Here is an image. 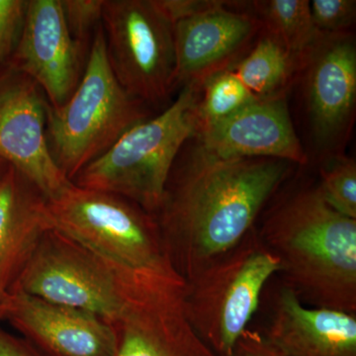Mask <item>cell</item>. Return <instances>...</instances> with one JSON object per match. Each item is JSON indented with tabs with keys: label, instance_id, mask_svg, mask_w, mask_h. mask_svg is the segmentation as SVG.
<instances>
[{
	"label": "cell",
	"instance_id": "cell-9",
	"mask_svg": "<svg viewBox=\"0 0 356 356\" xmlns=\"http://www.w3.org/2000/svg\"><path fill=\"white\" fill-rule=\"evenodd\" d=\"M184 290L172 267L128 270L124 310L111 323L116 356H217L187 318Z\"/></svg>",
	"mask_w": 356,
	"mask_h": 356
},
{
	"label": "cell",
	"instance_id": "cell-3",
	"mask_svg": "<svg viewBox=\"0 0 356 356\" xmlns=\"http://www.w3.org/2000/svg\"><path fill=\"white\" fill-rule=\"evenodd\" d=\"M202 86L181 88L168 108L128 130L72 184L127 199L154 216L178 154L197 130Z\"/></svg>",
	"mask_w": 356,
	"mask_h": 356
},
{
	"label": "cell",
	"instance_id": "cell-13",
	"mask_svg": "<svg viewBox=\"0 0 356 356\" xmlns=\"http://www.w3.org/2000/svg\"><path fill=\"white\" fill-rule=\"evenodd\" d=\"M219 1L172 25L175 42V89L203 84L218 72L231 70L250 50L262 30L250 13L227 8Z\"/></svg>",
	"mask_w": 356,
	"mask_h": 356
},
{
	"label": "cell",
	"instance_id": "cell-17",
	"mask_svg": "<svg viewBox=\"0 0 356 356\" xmlns=\"http://www.w3.org/2000/svg\"><path fill=\"white\" fill-rule=\"evenodd\" d=\"M49 229L48 199L9 165L0 179V306L6 307Z\"/></svg>",
	"mask_w": 356,
	"mask_h": 356
},
{
	"label": "cell",
	"instance_id": "cell-23",
	"mask_svg": "<svg viewBox=\"0 0 356 356\" xmlns=\"http://www.w3.org/2000/svg\"><path fill=\"white\" fill-rule=\"evenodd\" d=\"M103 3L104 0H62L70 34L83 46L102 23Z\"/></svg>",
	"mask_w": 356,
	"mask_h": 356
},
{
	"label": "cell",
	"instance_id": "cell-11",
	"mask_svg": "<svg viewBox=\"0 0 356 356\" xmlns=\"http://www.w3.org/2000/svg\"><path fill=\"white\" fill-rule=\"evenodd\" d=\"M47 105L41 89L25 74L13 70L0 79V159L51 200L72 181L51 154Z\"/></svg>",
	"mask_w": 356,
	"mask_h": 356
},
{
	"label": "cell",
	"instance_id": "cell-14",
	"mask_svg": "<svg viewBox=\"0 0 356 356\" xmlns=\"http://www.w3.org/2000/svg\"><path fill=\"white\" fill-rule=\"evenodd\" d=\"M4 320L44 356H116L114 327L103 318L14 292Z\"/></svg>",
	"mask_w": 356,
	"mask_h": 356
},
{
	"label": "cell",
	"instance_id": "cell-7",
	"mask_svg": "<svg viewBox=\"0 0 356 356\" xmlns=\"http://www.w3.org/2000/svg\"><path fill=\"white\" fill-rule=\"evenodd\" d=\"M127 270L51 228L42 236L13 293L88 312L111 324L124 310Z\"/></svg>",
	"mask_w": 356,
	"mask_h": 356
},
{
	"label": "cell",
	"instance_id": "cell-16",
	"mask_svg": "<svg viewBox=\"0 0 356 356\" xmlns=\"http://www.w3.org/2000/svg\"><path fill=\"white\" fill-rule=\"evenodd\" d=\"M266 337L286 356H356V316L307 307L284 286L276 297Z\"/></svg>",
	"mask_w": 356,
	"mask_h": 356
},
{
	"label": "cell",
	"instance_id": "cell-19",
	"mask_svg": "<svg viewBox=\"0 0 356 356\" xmlns=\"http://www.w3.org/2000/svg\"><path fill=\"white\" fill-rule=\"evenodd\" d=\"M262 29L273 35L293 56H302L317 38L308 0H257L250 2Z\"/></svg>",
	"mask_w": 356,
	"mask_h": 356
},
{
	"label": "cell",
	"instance_id": "cell-6",
	"mask_svg": "<svg viewBox=\"0 0 356 356\" xmlns=\"http://www.w3.org/2000/svg\"><path fill=\"white\" fill-rule=\"evenodd\" d=\"M51 228L128 270L173 267L153 215L127 199L70 184L48 200Z\"/></svg>",
	"mask_w": 356,
	"mask_h": 356
},
{
	"label": "cell",
	"instance_id": "cell-26",
	"mask_svg": "<svg viewBox=\"0 0 356 356\" xmlns=\"http://www.w3.org/2000/svg\"><path fill=\"white\" fill-rule=\"evenodd\" d=\"M228 356H286L259 331L247 329Z\"/></svg>",
	"mask_w": 356,
	"mask_h": 356
},
{
	"label": "cell",
	"instance_id": "cell-4",
	"mask_svg": "<svg viewBox=\"0 0 356 356\" xmlns=\"http://www.w3.org/2000/svg\"><path fill=\"white\" fill-rule=\"evenodd\" d=\"M146 106L129 95L115 77L100 23L93 33L76 90L62 106L47 105L49 147L65 177L72 182L128 130L149 119Z\"/></svg>",
	"mask_w": 356,
	"mask_h": 356
},
{
	"label": "cell",
	"instance_id": "cell-5",
	"mask_svg": "<svg viewBox=\"0 0 356 356\" xmlns=\"http://www.w3.org/2000/svg\"><path fill=\"white\" fill-rule=\"evenodd\" d=\"M280 259L255 228L233 250L185 281L187 318L217 356H228L259 309Z\"/></svg>",
	"mask_w": 356,
	"mask_h": 356
},
{
	"label": "cell",
	"instance_id": "cell-24",
	"mask_svg": "<svg viewBox=\"0 0 356 356\" xmlns=\"http://www.w3.org/2000/svg\"><path fill=\"white\" fill-rule=\"evenodd\" d=\"M27 6L24 0H0V67L15 51Z\"/></svg>",
	"mask_w": 356,
	"mask_h": 356
},
{
	"label": "cell",
	"instance_id": "cell-15",
	"mask_svg": "<svg viewBox=\"0 0 356 356\" xmlns=\"http://www.w3.org/2000/svg\"><path fill=\"white\" fill-rule=\"evenodd\" d=\"M194 139L225 158H269L306 165L308 153L297 137L286 95L262 98L200 129Z\"/></svg>",
	"mask_w": 356,
	"mask_h": 356
},
{
	"label": "cell",
	"instance_id": "cell-25",
	"mask_svg": "<svg viewBox=\"0 0 356 356\" xmlns=\"http://www.w3.org/2000/svg\"><path fill=\"white\" fill-rule=\"evenodd\" d=\"M161 13L172 24L207 10L216 0H154Z\"/></svg>",
	"mask_w": 356,
	"mask_h": 356
},
{
	"label": "cell",
	"instance_id": "cell-22",
	"mask_svg": "<svg viewBox=\"0 0 356 356\" xmlns=\"http://www.w3.org/2000/svg\"><path fill=\"white\" fill-rule=\"evenodd\" d=\"M310 13L314 28L320 35L353 32L355 21V0H313Z\"/></svg>",
	"mask_w": 356,
	"mask_h": 356
},
{
	"label": "cell",
	"instance_id": "cell-20",
	"mask_svg": "<svg viewBox=\"0 0 356 356\" xmlns=\"http://www.w3.org/2000/svg\"><path fill=\"white\" fill-rule=\"evenodd\" d=\"M259 99L261 98L257 97L233 70L218 72L210 76L201 89L196 132L228 118Z\"/></svg>",
	"mask_w": 356,
	"mask_h": 356
},
{
	"label": "cell",
	"instance_id": "cell-21",
	"mask_svg": "<svg viewBox=\"0 0 356 356\" xmlns=\"http://www.w3.org/2000/svg\"><path fill=\"white\" fill-rule=\"evenodd\" d=\"M318 188L322 197L332 209L356 220L355 159L341 154L323 161Z\"/></svg>",
	"mask_w": 356,
	"mask_h": 356
},
{
	"label": "cell",
	"instance_id": "cell-29",
	"mask_svg": "<svg viewBox=\"0 0 356 356\" xmlns=\"http://www.w3.org/2000/svg\"><path fill=\"white\" fill-rule=\"evenodd\" d=\"M6 307L0 306V321L6 318Z\"/></svg>",
	"mask_w": 356,
	"mask_h": 356
},
{
	"label": "cell",
	"instance_id": "cell-10",
	"mask_svg": "<svg viewBox=\"0 0 356 356\" xmlns=\"http://www.w3.org/2000/svg\"><path fill=\"white\" fill-rule=\"evenodd\" d=\"M312 144L320 161L344 154L356 114V46L353 32L318 34L300 60Z\"/></svg>",
	"mask_w": 356,
	"mask_h": 356
},
{
	"label": "cell",
	"instance_id": "cell-27",
	"mask_svg": "<svg viewBox=\"0 0 356 356\" xmlns=\"http://www.w3.org/2000/svg\"><path fill=\"white\" fill-rule=\"evenodd\" d=\"M0 356H44L23 337L0 327Z\"/></svg>",
	"mask_w": 356,
	"mask_h": 356
},
{
	"label": "cell",
	"instance_id": "cell-1",
	"mask_svg": "<svg viewBox=\"0 0 356 356\" xmlns=\"http://www.w3.org/2000/svg\"><path fill=\"white\" fill-rule=\"evenodd\" d=\"M293 165L277 159L225 158L196 140L187 151L182 147L154 215L177 273L189 280L242 242Z\"/></svg>",
	"mask_w": 356,
	"mask_h": 356
},
{
	"label": "cell",
	"instance_id": "cell-28",
	"mask_svg": "<svg viewBox=\"0 0 356 356\" xmlns=\"http://www.w3.org/2000/svg\"><path fill=\"white\" fill-rule=\"evenodd\" d=\"M9 165H7L6 161H2L0 159V179H1L2 177H3L4 173H6L7 168H8Z\"/></svg>",
	"mask_w": 356,
	"mask_h": 356
},
{
	"label": "cell",
	"instance_id": "cell-2",
	"mask_svg": "<svg viewBox=\"0 0 356 356\" xmlns=\"http://www.w3.org/2000/svg\"><path fill=\"white\" fill-rule=\"evenodd\" d=\"M259 236L301 301L356 314V220L332 209L318 185L280 199Z\"/></svg>",
	"mask_w": 356,
	"mask_h": 356
},
{
	"label": "cell",
	"instance_id": "cell-12",
	"mask_svg": "<svg viewBox=\"0 0 356 356\" xmlns=\"http://www.w3.org/2000/svg\"><path fill=\"white\" fill-rule=\"evenodd\" d=\"M83 47L70 34L62 0H29L13 70L30 77L51 107H60L83 76Z\"/></svg>",
	"mask_w": 356,
	"mask_h": 356
},
{
	"label": "cell",
	"instance_id": "cell-18",
	"mask_svg": "<svg viewBox=\"0 0 356 356\" xmlns=\"http://www.w3.org/2000/svg\"><path fill=\"white\" fill-rule=\"evenodd\" d=\"M299 67L298 58L275 37L262 29L247 55L231 70L262 99L286 95L296 81Z\"/></svg>",
	"mask_w": 356,
	"mask_h": 356
},
{
	"label": "cell",
	"instance_id": "cell-8",
	"mask_svg": "<svg viewBox=\"0 0 356 356\" xmlns=\"http://www.w3.org/2000/svg\"><path fill=\"white\" fill-rule=\"evenodd\" d=\"M102 26L122 88L146 105L165 102L175 90L173 28L154 0H104Z\"/></svg>",
	"mask_w": 356,
	"mask_h": 356
}]
</instances>
